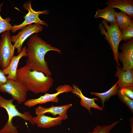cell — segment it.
<instances>
[{
	"instance_id": "1",
	"label": "cell",
	"mask_w": 133,
	"mask_h": 133,
	"mask_svg": "<svg viewBox=\"0 0 133 133\" xmlns=\"http://www.w3.org/2000/svg\"><path fill=\"white\" fill-rule=\"evenodd\" d=\"M53 51L61 53V50L43 40L37 34L31 35L26 47L27 66L31 70L41 72L47 76H51V72L45 59L46 53Z\"/></svg>"
},
{
	"instance_id": "2",
	"label": "cell",
	"mask_w": 133,
	"mask_h": 133,
	"mask_svg": "<svg viewBox=\"0 0 133 133\" xmlns=\"http://www.w3.org/2000/svg\"><path fill=\"white\" fill-rule=\"evenodd\" d=\"M16 79L23 83L28 91L36 94L47 92L53 83L51 76L31 70L25 65L17 69Z\"/></svg>"
},
{
	"instance_id": "3",
	"label": "cell",
	"mask_w": 133,
	"mask_h": 133,
	"mask_svg": "<svg viewBox=\"0 0 133 133\" xmlns=\"http://www.w3.org/2000/svg\"><path fill=\"white\" fill-rule=\"evenodd\" d=\"M13 99L7 100L0 95V107L4 109L8 115V120L2 128L0 130V133H18L17 127L15 126L12 122L13 118L19 117L24 120L29 121L32 125L34 124L33 117L29 112H25L23 113L19 112L16 108V106L13 103Z\"/></svg>"
},
{
	"instance_id": "4",
	"label": "cell",
	"mask_w": 133,
	"mask_h": 133,
	"mask_svg": "<svg viewBox=\"0 0 133 133\" xmlns=\"http://www.w3.org/2000/svg\"><path fill=\"white\" fill-rule=\"evenodd\" d=\"M110 25L104 20L99 25L101 34L105 35V39L110 44L114 54V58L119 66L120 65L117 59L119 44L122 40L121 30L116 22L110 23Z\"/></svg>"
},
{
	"instance_id": "5",
	"label": "cell",
	"mask_w": 133,
	"mask_h": 133,
	"mask_svg": "<svg viewBox=\"0 0 133 133\" xmlns=\"http://www.w3.org/2000/svg\"><path fill=\"white\" fill-rule=\"evenodd\" d=\"M28 90L21 82L17 80L7 79L6 83L0 88V92L10 95L17 103L21 104L27 100Z\"/></svg>"
},
{
	"instance_id": "6",
	"label": "cell",
	"mask_w": 133,
	"mask_h": 133,
	"mask_svg": "<svg viewBox=\"0 0 133 133\" xmlns=\"http://www.w3.org/2000/svg\"><path fill=\"white\" fill-rule=\"evenodd\" d=\"M10 33L5 32L1 35L0 40V67L1 69L6 68L10 64L14 54L15 48L12 44Z\"/></svg>"
},
{
	"instance_id": "7",
	"label": "cell",
	"mask_w": 133,
	"mask_h": 133,
	"mask_svg": "<svg viewBox=\"0 0 133 133\" xmlns=\"http://www.w3.org/2000/svg\"><path fill=\"white\" fill-rule=\"evenodd\" d=\"M23 7L25 9L28 11V13L24 17V20L22 23L18 25H15L12 26L11 30L12 33H14L18 30L33 23L47 27L48 26V24L45 21L40 20L39 17V15L40 14H48L49 12L48 10H45L42 11H35L32 8L31 1L26 2L23 5Z\"/></svg>"
},
{
	"instance_id": "8",
	"label": "cell",
	"mask_w": 133,
	"mask_h": 133,
	"mask_svg": "<svg viewBox=\"0 0 133 133\" xmlns=\"http://www.w3.org/2000/svg\"><path fill=\"white\" fill-rule=\"evenodd\" d=\"M72 86L68 84H65L58 86L55 88L56 93L53 94L45 93L39 98L27 100L24 103V105L28 107H31L38 104H45L49 102L58 103L59 101L58 96L60 94L71 92Z\"/></svg>"
},
{
	"instance_id": "9",
	"label": "cell",
	"mask_w": 133,
	"mask_h": 133,
	"mask_svg": "<svg viewBox=\"0 0 133 133\" xmlns=\"http://www.w3.org/2000/svg\"><path fill=\"white\" fill-rule=\"evenodd\" d=\"M43 29L42 25L35 23L31 24L22 28L16 35L11 36L12 42L14 46L17 50L19 54L21 51L23 44L26 39L34 33L41 32Z\"/></svg>"
},
{
	"instance_id": "10",
	"label": "cell",
	"mask_w": 133,
	"mask_h": 133,
	"mask_svg": "<svg viewBox=\"0 0 133 133\" xmlns=\"http://www.w3.org/2000/svg\"><path fill=\"white\" fill-rule=\"evenodd\" d=\"M122 51L118 52L117 59L122 62L123 70H133V39L132 38L120 46Z\"/></svg>"
},
{
	"instance_id": "11",
	"label": "cell",
	"mask_w": 133,
	"mask_h": 133,
	"mask_svg": "<svg viewBox=\"0 0 133 133\" xmlns=\"http://www.w3.org/2000/svg\"><path fill=\"white\" fill-rule=\"evenodd\" d=\"M72 87V89L71 92L80 98L81 105L87 109L90 114H92L91 108L97 109L100 111L103 110V108L99 106L95 102V100L99 101L98 98L96 97L93 98H88L83 94L81 90L77 85L73 84Z\"/></svg>"
},
{
	"instance_id": "12",
	"label": "cell",
	"mask_w": 133,
	"mask_h": 133,
	"mask_svg": "<svg viewBox=\"0 0 133 133\" xmlns=\"http://www.w3.org/2000/svg\"><path fill=\"white\" fill-rule=\"evenodd\" d=\"M72 106L71 104L60 106L52 105L50 107L47 108L39 106L36 108L35 112L36 115L44 114L46 113L50 114L55 116L58 115L63 117L65 120L68 118L67 114L68 110Z\"/></svg>"
},
{
	"instance_id": "13",
	"label": "cell",
	"mask_w": 133,
	"mask_h": 133,
	"mask_svg": "<svg viewBox=\"0 0 133 133\" xmlns=\"http://www.w3.org/2000/svg\"><path fill=\"white\" fill-rule=\"evenodd\" d=\"M33 120L34 124L36 125L38 127L48 128L61 124L64 119L60 116L52 117L44 114H39L33 117Z\"/></svg>"
},
{
	"instance_id": "14",
	"label": "cell",
	"mask_w": 133,
	"mask_h": 133,
	"mask_svg": "<svg viewBox=\"0 0 133 133\" xmlns=\"http://www.w3.org/2000/svg\"><path fill=\"white\" fill-rule=\"evenodd\" d=\"M115 76L118 78L119 89L124 87L133 88V70H123L117 65Z\"/></svg>"
},
{
	"instance_id": "15",
	"label": "cell",
	"mask_w": 133,
	"mask_h": 133,
	"mask_svg": "<svg viewBox=\"0 0 133 133\" xmlns=\"http://www.w3.org/2000/svg\"><path fill=\"white\" fill-rule=\"evenodd\" d=\"M24 56H27L26 46L23 47L21 52L17 55L14 56L13 57L10 64L7 67L2 70L5 75H7L6 77L7 79L16 80V73L18 65L20 59Z\"/></svg>"
},
{
	"instance_id": "16",
	"label": "cell",
	"mask_w": 133,
	"mask_h": 133,
	"mask_svg": "<svg viewBox=\"0 0 133 133\" xmlns=\"http://www.w3.org/2000/svg\"><path fill=\"white\" fill-rule=\"evenodd\" d=\"M105 3L113 8L119 9L132 18H133V0H108Z\"/></svg>"
},
{
	"instance_id": "17",
	"label": "cell",
	"mask_w": 133,
	"mask_h": 133,
	"mask_svg": "<svg viewBox=\"0 0 133 133\" xmlns=\"http://www.w3.org/2000/svg\"><path fill=\"white\" fill-rule=\"evenodd\" d=\"M116 12L113 8L107 6L101 9H98L94 15V18H102L110 24L114 23L116 22Z\"/></svg>"
},
{
	"instance_id": "18",
	"label": "cell",
	"mask_w": 133,
	"mask_h": 133,
	"mask_svg": "<svg viewBox=\"0 0 133 133\" xmlns=\"http://www.w3.org/2000/svg\"><path fill=\"white\" fill-rule=\"evenodd\" d=\"M118 80L116 83L109 90L103 93H99L96 92H91L90 94L98 97L100 100L102 106L103 108L105 106V101L108 100L116 94L119 89L118 86Z\"/></svg>"
},
{
	"instance_id": "19",
	"label": "cell",
	"mask_w": 133,
	"mask_h": 133,
	"mask_svg": "<svg viewBox=\"0 0 133 133\" xmlns=\"http://www.w3.org/2000/svg\"><path fill=\"white\" fill-rule=\"evenodd\" d=\"M116 22L121 30H123L133 24L132 18L121 11L119 12H116Z\"/></svg>"
},
{
	"instance_id": "20",
	"label": "cell",
	"mask_w": 133,
	"mask_h": 133,
	"mask_svg": "<svg viewBox=\"0 0 133 133\" xmlns=\"http://www.w3.org/2000/svg\"><path fill=\"white\" fill-rule=\"evenodd\" d=\"M121 120V119L108 125H96L92 132L88 133H109L110 131Z\"/></svg>"
},
{
	"instance_id": "21",
	"label": "cell",
	"mask_w": 133,
	"mask_h": 133,
	"mask_svg": "<svg viewBox=\"0 0 133 133\" xmlns=\"http://www.w3.org/2000/svg\"><path fill=\"white\" fill-rule=\"evenodd\" d=\"M2 3L0 5V8ZM11 21V18L7 17L5 18H3L0 14V34L6 32H9L11 30L12 26L10 23Z\"/></svg>"
},
{
	"instance_id": "22",
	"label": "cell",
	"mask_w": 133,
	"mask_h": 133,
	"mask_svg": "<svg viewBox=\"0 0 133 133\" xmlns=\"http://www.w3.org/2000/svg\"><path fill=\"white\" fill-rule=\"evenodd\" d=\"M116 95L118 96L120 100L128 107L132 113H133V100L125 95L119 89Z\"/></svg>"
},
{
	"instance_id": "23",
	"label": "cell",
	"mask_w": 133,
	"mask_h": 133,
	"mask_svg": "<svg viewBox=\"0 0 133 133\" xmlns=\"http://www.w3.org/2000/svg\"><path fill=\"white\" fill-rule=\"evenodd\" d=\"M122 40L126 41L133 37V24L121 30Z\"/></svg>"
},
{
	"instance_id": "24",
	"label": "cell",
	"mask_w": 133,
	"mask_h": 133,
	"mask_svg": "<svg viewBox=\"0 0 133 133\" xmlns=\"http://www.w3.org/2000/svg\"><path fill=\"white\" fill-rule=\"evenodd\" d=\"M119 89L126 96L133 99V88L124 87Z\"/></svg>"
},
{
	"instance_id": "25",
	"label": "cell",
	"mask_w": 133,
	"mask_h": 133,
	"mask_svg": "<svg viewBox=\"0 0 133 133\" xmlns=\"http://www.w3.org/2000/svg\"><path fill=\"white\" fill-rule=\"evenodd\" d=\"M7 80L6 77L3 73L2 70L0 69V88L6 83Z\"/></svg>"
},
{
	"instance_id": "26",
	"label": "cell",
	"mask_w": 133,
	"mask_h": 133,
	"mask_svg": "<svg viewBox=\"0 0 133 133\" xmlns=\"http://www.w3.org/2000/svg\"><path fill=\"white\" fill-rule=\"evenodd\" d=\"M109 133H111L110 132Z\"/></svg>"
}]
</instances>
